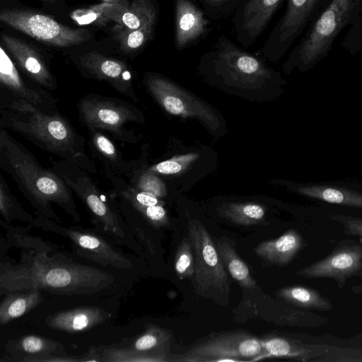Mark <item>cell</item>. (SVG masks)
Instances as JSON below:
<instances>
[{
  "mask_svg": "<svg viewBox=\"0 0 362 362\" xmlns=\"http://www.w3.org/2000/svg\"><path fill=\"white\" fill-rule=\"evenodd\" d=\"M41 291L23 289L5 294L0 304V325H6L37 307L42 302Z\"/></svg>",
  "mask_w": 362,
  "mask_h": 362,
  "instance_id": "28",
  "label": "cell"
},
{
  "mask_svg": "<svg viewBox=\"0 0 362 362\" xmlns=\"http://www.w3.org/2000/svg\"><path fill=\"white\" fill-rule=\"evenodd\" d=\"M131 206L143 217V218L146 222H148L151 226H153L155 228L165 227L169 223L168 214L166 210L163 207V205Z\"/></svg>",
  "mask_w": 362,
  "mask_h": 362,
  "instance_id": "38",
  "label": "cell"
},
{
  "mask_svg": "<svg viewBox=\"0 0 362 362\" xmlns=\"http://www.w3.org/2000/svg\"><path fill=\"white\" fill-rule=\"evenodd\" d=\"M303 245V240L300 233L291 229L278 238L262 242L254 251L267 262L284 265L294 258Z\"/></svg>",
  "mask_w": 362,
  "mask_h": 362,
  "instance_id": "24",
  "label": "cell"
},
{
  "mask_svg": "<svg viewBox=\"0 0 362 362\" xmlns=\"http://www.w3.org/2000/svg\"><path fill=\"white\" fill-rule=\"evenodd\" d=\"M0 214L2 219L8 223L15 221L30 223L35 218L25 210L12 194L2 174H0Z\"/></svg>",
  "mask_w": 362,
  "mask_h": 362,
  "instance_id": "34",
  "label": "cell"
},
{
  "mask_svg": "<svg viewBox=\"0 0 362 362\" xmlns=\"http://www.w3.org/2000/svg\"><path fill=\"white\" fill-rule=\"evenodd\" d=\"M284 0H240L233 18L237 40L252 45L269 23Z\"/></svg>",
  "mask_w": 362,
  "mask_h": 362,
  "instance_id": "17",
  "label": "cell"
},
{
  "mask_svg": "<svg viewBox=\"0 0 362 362\" xmlns=\"http://www.w3.org/2000/svg\"><path fill=\"white\" fill-rule=\"evenodd\" d=\"M87 145L93 158L100 166L109 180L115 177H126L129 172L126 160L119 149L106 133L98 129L88 130Z\"/></svg>",
  "mask_w": 362,
  "mask_h": 362,
  "instance_id": "21",
  "label": "cell"
},
{
  "mask_svg": "<svg viewBox=\"0 0 362 362\" xmlns=\"http://www.w3.org/2000/svg\"><path fill=\"white\" fill-rule=\"evenodd\" d=\"M50 168L86 206L95 230L117 245H124L138 255L144 254L114 199L103 192L90 173L69 160L60 158L52 160Z\"/></svg>",
  "mask_w": 362,
  "mask_h": 362,
  "instance_id": "5",
  "label": "cell"
},
{
  "mask_svg": "<svg viewBox=\"0 0 362 362\" xmlns=\"http://www.w3.org/2000/svg\"><path fill=\"white\" fill-rule=\"evenodd\" d=\"M175 269L180 279L194 276V257L189 239L184 238L178 246L175 257Z\"/></svg>",
  "mask_w": 362,
  "mask_h": 362,
  "instance_id": "37",
  "label": "cell"
},
{
  "mask_svg": "<svg viewBox=\"0 0 362 362\" xmlns=\"http://www.w3.org/2000/svg\"><path fill=\"white\" fill-rule=\"evenodd\" d=\"M170 339V335L167 330L151 325L128 348L141 351L163 350L168 346Z\"/></svg>",
  "mask_w": 362,
  "mask_h": 362,
  "instance_id": "35",
  "label": "cell"
},
{
  "mask_svg": "<svg viewBox=\"0 0 362 362\" xmlns=\"http://www.w3.org/2000/svg\"><path fill=\"white\" fill-rule=\"evenodd\" d=\"M355 276L358 277L361 283L358 285L351 286V291L354 293L362 295V267L357 272Z\"/></svg>",
  "mask_w": 362,
  "mask_h": 362,
  "instance_id": "43",
  "label": "cell"
},
{
  "mask_svg": "<svg viewBox=\"0 0 362 362\" xmlns=\"http://www.w3.org/2000/svg\"><path fill=\"white\" fill-rule=\"evenodd\" d=\"M81 362H86V361H95L100 362L102 361V357L100 354L96 351L95 347H91L90 349L86 352L83 356L80 357Z\"/></svg>",
  "mask_w": 362,
  "mask_h": 362,
  "instance_id": "42",
  "label": "cell"
},
{
  "mask_svg": "<svg viewBox=\"0 0 362 362\" xmlns=\"http://www.w3.org/2000/svg\"><path fill=\"white\" fill-rule=\"evenodd\" d=\"M219 214L230 221L243 226L257 224L264 219L265 209L256 203L231 202L223 204Z\"/></svg>",
  "mask_w": 362,
  "mask_h": 362,
  "instance_id": "32",
  "label": "cell"
},
{
  "mask_svg": "<svg viewBox=\"0 0 362 362\" xmlns=\"http://www.w3.org/2000/svg\"><path fill=\"white\" fill-rule=\"evenodd\" d=\"M100 1H102L103 2L117 3V2L122 1L123 0H100Z\"/></svg>",
  "mask_w": 362,
  "mask_h": 362,
  "instance_id": "44",
  "label": "cell"
},
{
  "mask_svg": "<svg viewBox=\"0 0 362 362\" xmlns=\"http://www.w3.org/2000/svg\"><path fill=\"white\" fill-rule=\"evenodd\" d=\"M361 0H332L310 30L291 51L284 69L305 70L324 57L340 30L349 22Z\"/></svg>",
  "mask_w": 362,
  "mask_h": 362,
  "instance_id": "6",
  "label": "cell"
},
{
  "mask_svg": "<svg viewBox=\"0 0 362 362\" xmlns=\"http://www.w3.org/2000/svg\"><path fill=\"white\" fill-rule=\"evenodd\" d=\"M330 218L342 225L345 235L358 236L362 238V218L334 214L330 216Z\"/></svg>",
  "mask_w": 362,
  "mask_h": 362,
  "instance_id": "41",
  "label": "cell"
},
{
  "mask_svg": "<svg viewBox=\"0 0 362 362\" xmlns=\"http://www.w3.org/2000/svg\"><path fill=\"white\" fill-rule=\"evenodd\" d=\"M1 41L15 64L30 80L49 91L57 89L56 77L37 50L24 41L8 34L1 35Z\"/></svg>",
  "mask_w": 362,
  "mask_h": 362,
  "instance_id": "18",
  "label": "cell"
},
{
  "mask_svg": "<svg viewBox=\"0 0 362 362\" xmlns=\"http://www.w3.org/2000/svg\"><path fill=\"white\" fill-rule=\"evenodd\" d=\"M209 18H218L238 5L240 0H199ZM237 7V6H236Z\"/></svg>",
  "mask_w": 362,
  "mask_h": 362,
  "instance_id": "40",
  "label": "cell"
},
{
  "mask_svg": "<svg viewBox=\"0 0 362 362\" xmlns=\"http://www.w3.org/2000/svg\"><path fill=\"white\" fill-rule=\"evenodd\" d=\"M187 228L194 257V278L197 288L202 291L214 290L228 294V274L208 230L197 219L189 220Z\"/></svg>",
  "mask_w": 362,
  "mask_h": 362,
  "instance_id": "11",
  "label": "cell"
},
{
  "mask_svg": "<svg viewBox=\"0 0 362 362\" xmlns=\"http://www.w3.org/2000/svg\"><path fill=\"white\" fill-rule=\"evenodd\" d=\"M143 83L148 92L170 115L185 118H196L211 132L223 128V120L218 112L204 101L168 79L154 72L144 74Z\"/></svg>",
  "mask_w": 362,
  "mask_h": 362,
  "instance_id": "9",
  "label": "cell"
},
{
  "mask_svg": "<svg viewBox=\"0 0 362 362\" xmlns=\"http://www.w3.org/2000/svg\"><path fill=\"white\" fill-rule=\"evenodd\" d=\"M44 1H52V0H44Z\"/></svg>",
  "mask_w": 362,
  "mask_h": 362,
  "instance_id": "45",
  "label": "cell"
},
{
  "mask_svg": "<svg viewBox=\"0 0 362 362\" xmlns=\"http://www.w3.org/2000/svg\"><path fill=\"white\" fill-rule=\"evenodd\" d=\"M199 153H192L175 156L153 165H148V169L160 175H173L184 172L199 157Z\"/></svg>",
  "mask_w": 362,
  "mask_h": 362,
  "instance_id": "36",
  "label": "cell"
},
{
  "mask_svg": "<svg viewBox=\"0 0 362 362\" xmlns=\"http://www.w3.org/2000/svg\"><path fill=\"white\" fill-rule=\"evenodd\" d=\"M293 192L325 202L362 209V194L351 189L326 185H291Z\"/></svg>",
  "mask_w": 362,
  "mask_h": 362,
  "instance_id": "25",
  "label": "cell"
},
{
  "mask_svg": "<svg viewBox=\"0 0 362 362\" xmlns=\"http://www.w3.org/2000/svg\"><path fill=\"white\" fill-rule=\"evenodd\" d=\"M0 169L11 176L35 213L59 222L52 204H57L75 223L81 221L72 191L51 168H44L35 156L6 129L0 131Z\"/></svg>",
  "mask_w": 362,
  "mask_h": 362,
  "instance_id": "3",
  "label": "cell"
},
{
  "mask_svg": "<svg viewBox=\"0 0 362 362\" xmlns=\"http://www.w3.org/2000/svg\"><path fill=\"white\" fill-rule=\"evenodd\" d=\"M263 351L262 340L243 332L224 334L192 348L174 361L225 362L252 361Z\"/></svg>",
  "mask_w": 362,
  "mask_h": 362,
  "instance_id": "12",
  "label": "cell"
},
{
  "mask_svg": "<svg viewBox=\"0 0 362 362\" xmlns=\"http://www.w3.org/2000/svg\"><path fill=\"white\" fill-rule=\"evenodd\" d=\"M147 156L148 148L145 145L139 158L128 160L127 182L141 191L153 194L160 199L164 198L167 195L166 185L158 175L148 169Z\"/></svg>",
  "mask_w": 362,
  "mask_h": 362,
  "instance_id": "26",
  "label": "cell"
},
{
  "mask_svg": "<svg viewBox=\"0 0 362 362\" xmlns=\"http://www.w3.org/2000/svg\"><path fill=\"white\" fill-rule=\"evenodd\" d=\"M0 127L15 132L35 146L75 162L90 174L96 167L86 153L87 140L59 111L47 114L0 88Z\"/></svg>",
  "mask_w": 362,
  "mask_h": 362,
  "instance_id": "2",
  "label": "cell"
},
{
  "mask_svg": "<svg viewBox=\"0 0 362 362\" xmlns=\"http://www.w3.org/2000/svg\"><path fill=\"white\" fill-rule=\"evenodd\" d=\"M219 256L230 276L244 288L257 286L255 280L250 273L246 264L240 259L233 242L226 237L214 239Z\"/></svg>",
  "mask_w": 362,
  "mask_h": 362,
  "instance_id": "29",
  "label": "cell"
},
{
  "mask_svg": "<svg viewBox=\"0 0 362 362\" xmlns=\"http://www.w3.org/2000/svg\"><path fill=\"white\" fill-rule=\"evenodd\" d=\"M109 317L108 312L99 307H80L49 315L45 323L55 330L76 333L90 329L105 322Z\"/></svg>",
  "mask_w": 362,
  "mask_h": 362,
  "instance_id": "22",
  "label": "cell"
},
{
  "mask_svg": "<svg viewBox=\"0 0 362 362\" xmlns=\"http://www.w3.org/2000/svg\"><path fill=\"white\" fill-rule=\"evenodd\" d=\"M362 267V244L346 239L339 241L327 256L296 272L307 279L327 278L342 288Z\"/></svg>",
  "mask_w": 362,
  "mask_h": 362,
  "instance_id": "14",
  "label": "cell"
},
{
  "mask_svg": "<svg viewBox=\"0 0 362 362\" xmlns=\"http://www.w3.org/2000/svg\"><path fill=\"white\" fill-rule=\"evenodd\" d=\"M76 64L85 77L106 82L122 95L138 101L133 71L126 62L92 51L79 56Z\"/></svg>",
  "mask_w": 362,
  "mask_h": 362,
  "instance_id": "15",
  "label": "cell"
},
{
  "mask_svg": "<svg viewBox=\"0 0 362 362\" xmlns=\"http://www.w3.org/2000/svg\"><path fill=\"white\" fill-rule=\"evenodd\" d=\"M175 46L182 50L196 45L212 30L210 21L192 0H174Z\"/></svg>",
  "mask_w": 362,
  "mask_h": 362,
  "instance_id": "19",
  "label": "cell"
},
{
  "mask_svg": "<svg viewBox=\"0 0 362 362\" xmlns=\"http://www.w3.org/2000/svg\"><path fill=\"white\" fill-rule=\"evenodd\" d=\"M0 88L45 113L52 115L58 112L57 101L51 91L33 81L27 82L2 46L0 48Z\"/></svg>",
  "mask_w": 362,
  "mask_h": 362,
  "instance_id": "16",
  "label": "cell"
},
{
  "mask_svg": "<svg viewBox=\"0 0 362 362\" xmlns=\"http://www.w3.org/2000/svg\"><path fill=\"white\" fill-rule=\"evenodd\" d=\"M104 362H165L170 361L166 349L141 351L130 348H107L100 354Z\"/></svg>",
  "mask_w": 362,
  "mask_h": 362,
  "instance_id": "33",
  "label": "cell"
},
{
  "mask_svg": "<svg viewBox=\"0 0 362 362\" xmlns=\"http://www.w3.org/2000/svg\"><path fill=\"white\" fill-rule=\"evenodd\" d=\"M6 232V246L21 250L18 261L1 256L0 293L38 289L57 295H93L115 283L108 272L78 263L57 251L49 255L52 243L28 233L32 228L15 226L0 220Z\"/></svg>",
  "mask_w": 362,
  "mask_h": 362,
  "instance_id": "1",
  "label": "cell"
},
{
  "mask_svg": "<svg viewBox=\"0 0 362 362\" xmlns=\"http://www.w3.org/2000/svg\"><path fill=\"white\" fill-rule=\"evenodd\" d=\"M262 353L254 358L253 361L270 358L313 361L331 351L328 347L306 344L300 341L278 337L262 340Z\"/></svg>",
  "mask_w": 362,
  "mask_h": 362,
  "instance_id": "23",
  "label": "cell"
},
{
  "mask_svg": "<svg viewBox=\"0 0 362 362\" xmlns=\"http://www.w3.org/2000/svg\"><path fill=\"white\" fill-rule=\"evenodd\" d=\"M71 18L81 25L90 23L103 25L110 20L103 15L100 4L75 11L72 13Z\"/></svg>",
  "mask_w": 362,
  "mask_h": 362,
  "instance_id": "39",
  "label": "cell"
},
{
  "mask_svg": "<svg viewBox=\"0 0 362 362\" xmlns=\"http://www.w3.org/2000/svg\"><path fill=\"white\" fill-rule=\"evenodd\" d=\"M5 348L13 358L10 360L11 361H18L25 356L66 354L63 345L59 342L33 334L9 340Z\"/></svg>",
  "mask_w": 362,
  "mask_h": 362,
  "instance_id": "27",
  "label": "cell"
},
{
  "mask_svg": "<svg viewBox=\"0 0 362 362\" xmlns=\"http://www.w3.org/2000/svg\"><path fill=\"white\" fill-rule=\"evenodd\" d=\"M0 20L39 42L58 47L80 45L90 36L86 29L66 26L49 16L27 9H3Z\"/></svg>",
  "mask_w": 362,
  "mask_h": 362,
  "instance_id": "10",
  "label": "cell"
},
{
  "mask_svg": "<svg viewBox=\"0 0 362 362\" xmlns=\"http://www.w3.org/2000/svg\"><path fill=\"white\" fill-rule=\"evenodd\" d=\"M157 21L138 29H129L117 24L115 28V37L119 49L124 54H135L141 51L152 39Z\"/></svg>",
  "mask_w": 362,
  "mask_h": 362,
  "instance_id": "31",
  "label": "cell"
},
{
  "mask_svg": "<svg viewBox=\"0 0 362 362\" xmlns=\"http://www.w3.org/2000/svg\"><path fill=\"white\" fill-rule=\"evenodd\" d=\"M277 294L284 301L296 307L320 311L333 309L330 300L313 288L287 286L280 289Z\"/></svg>",
  "mask_w": 362,
  "mask_h": 362,
  "instance_id": "30",
  "label": "cell"
},
{
  "mask_svg": "<svg viewBox=\"0 0 362 362\" xmlns=\"http://www.w3.org/2000/svg\"><path fill=\"white\" fill-rule=\"evenodd\" d=\"M320 0H288L281 18L264 43L262 56L273 62L279 60L300 35Z\"/></svg>",
  "mask_w": 362,
  "mask_h": 362,
  "instance_id": "13",
  "label": "cell"
},
{
  "mask_svg": "<svg viewBox=\"0 0 362 362\" xmlns=\"http://www.w3.org/2000/svg\"><path fill=\"white\" fill-rule=\"evenodd\" d=\"M78 119L89 129H98L122 142L136 144L139 138L126 128L132 122L144 124L140 109L118 98L89 93L77 103Z\"/></svg>",
  "mask_w": 362,
  "mask_h": 362,
  "instance_id": "7",
  "label": "cell"
},
{
  "mask_svg": "<svg viewBox=\"0 0 362 362\" xmlns=\"http://www.w3.org/2000/svg\"><path fill=\"white\" fill-rule=\"evenodd\" d=\"M198 71L207 82L225 90H240L245 95L272 90L281 81L278 72L223 34L200 57Z\"/></svg>",
  "mask_w": 362,
  "mask_h": 362,
  "instance_id": "4",
  "label": "cell"
},
{
  "mask_svg": "<svg viewBox=\"0 0 362 362\" xmlns=\"http://www.w3.org/2000/svg\"><path fill=\"white\" fill-rule=\"evenodd\" d=\"M37 228L69 239L73 251L83 258L98 264L119 270H129L133 267L132 259L117 250L112 241L103 234L81 226H64L52 219L35 213L33 221L28 223Z\"/></svg>",
  "mask_w": 362,
  "mask_h": 362,
  "instance_id": "8",
  "label": "cell"
},
{
  "mask_svg": "<svg viewBox=\"0 0 362 362\" xmlns=\"http://www.w3.org/2000/svg\"><path fill=\"white\" fill-rule=\"evenodd\" d=\"M103 13L118 25L132 30L158 21V8L153 0H123L103 2Z\"/></svg>",
  "mask_w": 362,
  "mask_h": 362,
  "instance_id": "20",
  "label": "cell"
}]
</instances>
